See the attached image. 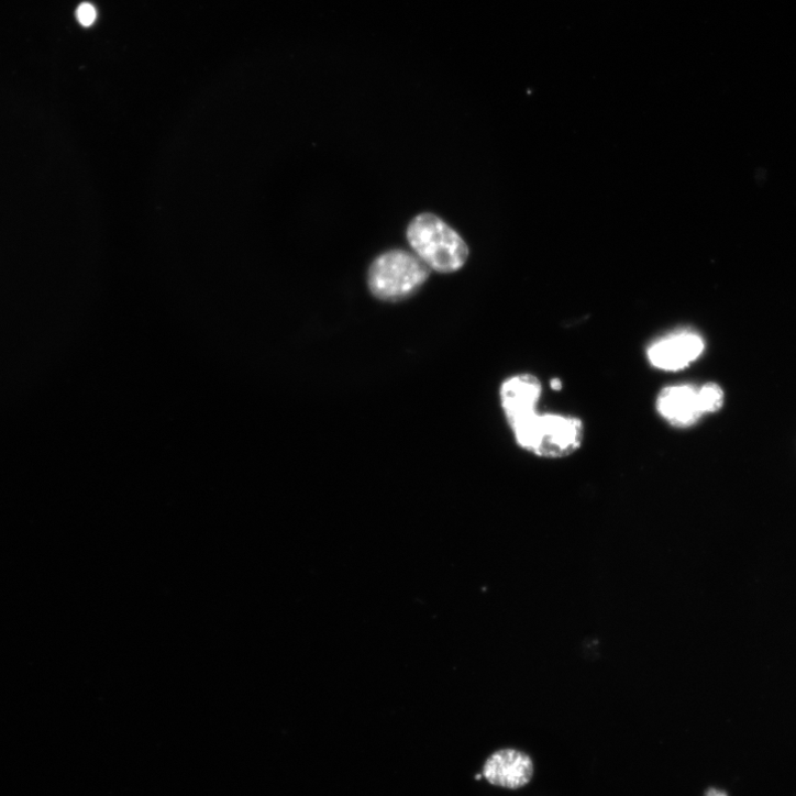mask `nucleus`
Returning a JSON list of instances; mask_svg holds the SVG:
<instances>
[{"instance_id": "obj_3", "label": "nucleus", "mask_w": 796, "mask_h": 796, "mask_svg": "<svg viewBox=\"0 0 796 796\" xmlns=\"http://www.w3.org/2000/svg\"><path fill=\"white\" fill-rule=\"evenodd\" d=\"M430 275L431 269L417 255L394 250L373 262L367 283L372 295L377 299L400 301L416 294Z\"/></svg>"}, {"instance_id": "obj_1", "label": "nucleus", "mask_w": 796, "mask_h": 796, "mask_svg": "<svg viewBox=\"0 0 796 796\" xmlns=\"http://www.w3.org/2000/svg\"><path fill=\"white\" fill-rule=\"evenodd\" d=\"M517 444L541 458H565L576 453L584 440L581 419L535 412L509 425Z\"/></svg>"}, {"instance_id": "obj_6", "label": "nucleus", "mask_w": 796, "mask_h": 796, "mask_svg": "<svg viewBox=\"0 0 796 796\" xmlns=\"http://www.w3.org/2000/svg\"><path fill=\"white\" fill-rule=\"evenodd\" d=\"M482 774L491 785L518 789L532 781L534 764L523 751L501 749L486 760Z\"/></svg>"}, {"instance_id": "obj_7", "label": "nucleus", "mask_w": 796, "mask_h": 796, "mask_svg": "<svg viewBox=\"0 0 796 796\" xmlns=\"http://www.w3.org/2000/svg\"><path fill=\"white\" fill-rule=\"evenodd\" d=\"M542 384L533 374L522 373L507 378L500 387V401L509 425L538 412Z\"/></svg>"}, {"instance_id": "obj_9", "label": "nucleus", "mask_w": 796, "mask_h": 796, "mask_svg": "<svg viewBox=\"0 0 796 796\" xmlns=\"http://www.w3.org/2000/svg\"><path fill=\"white\" fill-rule=\"evenodd\" d=\"M77 19L82 26L90 27L96 22L97 11L91 4L84 3L77 10Z\"/></svg>"}, {"instance_id": "obj_5", "label": "nucleus", "mask_w": 796, "mask_h": 796, "mask_svg": "<svg viewBox=\"0 0 796 796\" xmlns=\"http://www.w3.org/2000/svg\"><path fill=\"white\" fill-rule=\"evenodd\" d=\"M657 413L673 428L689 429L704 416L699 401V386L675 384L664 387L656 398Z\"/></svg>"}, {"instance_id": "obj_8", "label": "nucleus", "mask_w": 796, "mask_h": 796, "mask_svg": "<svg viewBox=\"0 0 796 796\" xmlns=\"http://www.w3.org/2000/svg\"><path fill=\"white\" fill-rule=\"evenodd\" d=\"M699 401L704 416L717 413L725 403L723 389L717 383H706L699 386Z\"/></svg>"}, {"instance_id": "obj_4", "label": "nucleus", "mask_w": 796, "mask_h": 796, "mask_svg": "<svg viewBox=\"0 0 796 796\" xmlns=\"http://www.w3.org/2000/svg\"><path fill=\"white\" fill-rule=\"evenodd\" d=\"M705 349L706 342L698 331L682 328L655 340L648 349V358L657 369L678 372L696 362Z\"/></svg>"}, {"instance_id": "obj_10", "label": "nucleus", "mask_w": 796, "mask_h": 796, "mask_svg": "<svg viewBox=\"0 0 796 796\" xmlns=\"http://www.w3.org/2000/svg\"><path fill=\"white\" fill-rule=\"evenodd\" d=\"M705 796H729V794L721 788L709 787L706 791Z\"/></svg>"}, {"instance_id": "obj_2", "label": "nucleus", "mask_w": 796, "mask_h": 796, "mask_svg": "<svg viewBox=\"0 0 796 796\" xmlns=\"http://www.w3.org/2000/svg\"><path fill=\"white\" fill-rule=\"evenodd\" d=\"M408 240L430 269L441 274L460 270L469 256L462 236L440 218L424 213L416 218L408 229Z\"/></svg>"}, {"instance_id": "obj_11", "label": "nucleus", "mask_w": 796, "mask_h": 796, "mask_svg": "<svg viewBox=\"0 0 796 796\" xmlns=\"http://www.w3.org/2000/svg\"><path fill=\"white\" fill-rule=\"evenodd\" d=\"M550 386L553 390L557 391L562 389V380L560 378H552L550 382Z\"/></svg>"}]
</instances>
